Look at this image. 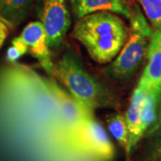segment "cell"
Returning <instances> with one entry per match:
<instances>
[{"label": "cell", "instance_id": "1", "mask_svg": "<svg viewBox=\"0 0 161 161\" xmlns=\"http://www.w3.org/2000/svg\"><path fill=\"white\" fill-rule=\"evenodd\" d=\"M129 29L119 15L97 12L76 21L74 37L98 64L112 62L129 38Z\"/></svg>", "mask_w": 161, "mask_h": 161}, {"label": "cell", "instance_id": "2", "mask_svg": "<svg viewBox=\"0 0 161 161\" xmlns=\"http://www.w3.org/2000/svg\"><path fill=\"white\" fill-rule=\"evenodd\" d=\"M52 76L92 113L99 108H116L118 106L114 93L91 75L73 53H64L55 64Z\"/></svg>", "mask_w": 161, "mask_h": 161}, {"label": "cell", "instance_id": "3", "mask_svg": "<svg viewBox=\"0 0 161 161\" xmlns=\"http://www.w3.org/2000/svg\"><path fill=\"white\" fill-rule=\"evenodd\" d=\"M35 13L45 29L50 51H57L72 24L67 0H36Z\"/></svg>", "mask_w": 161, "mask_h": 161}, {"label": "cell", "instance_id": "4", "mask_svg": "<svg viewBox=\"0 0 161 161\" xmlns=\"http://www.w3.org/2000/svg\"><path fill=\"white\" fill-rule=\"evenodd\" d=\"M147 39L141 33L132 31L119 54L103 70L105 76L115 81L129 79L147 57L149 45Z\"/></svg>", "mask_w": 161, "mask_h": 161}, {"label": "cell", "instance_id": "5", "mask_svg": "<svg viewBox=\"0 0 161 161\" xmlns=\"http://www.w3.org/2000/svg\"><path fill=\"white\" fill-rule=\"evenodd\" d=\"M78 148L103 160H111L115 147L106 130L93 115L89 116L75 132L71 141Z\"/></svg>", "mask_w": 161, "mask_h": 161}, {"label": "cell", "instance_id": "6", "mask_svg": "<svg viewBox=\"0 0 161 161\" xmlns=\"http://www.w3.org/2000/svg\"><path fill=\"white\" fill-rule=\"evenodd\" d=\"M47 82L57 98L61 122V135L71 141L81 124L89 116L93 115V113L82 107L55 79L47 78Z\"/></svg>", "mask_w": 161, "mask_h": 161}, {"label": "cell", "instance_id": "7", "mask_svg": "<svg viewBox=\"0 0 161 161\" xmlns=\"http://www.w3.org/2000/svg\"><path fill=\"white\" fill-rule=\"evenodd\" d=\"M18 39L28 47V51L39 60L48 75L52 76L55 64L51 60V51L47 46L46 31L41 23L36 21L28 23Z\"/></svg>", "mask_w": 161, "mask_h": 161}, {"label": "cell", "instance_id": "8", "mask_svg": "<svg viewBox=\"0 0 161 161\" xmlns=\"http://www.w3.org/2000/svg\"><path fill=\"white\" fill-rule=\"evenodd\" d=\"M147 59L148 63L137 86L161 96V31H153L150 38Z\"/></svg>", "mask_w": 161, "mask_h": 161}, {"label": "cell", "instance_id": "9", "mask_svg": "<svg viewBox=\"0 0 161 161\" xmlns=\"http://www.w3.org/2000/svg\"><path fill=\"white\" fill-rule=\"evenodd\" d=\"M69 3L76 20L97 12H110L130 20L137 6L132 0H69Z\"/></svg>", "mask_w": 161, "mask_h": 161}, {"label": "cell", "instance_id": "10", "mask_svg": "<svg viewBox=\"0 0 161 161\" xmlns=\"http://www.w3.org/2000/svg\"><path fill=\"white\" fill-rule=\"evenodd\" d=\"M145 95H146V92L144 90L139 88L138 86L136 87V89L132 93L126 114L125 115L127 127H128V132H129L128 146L125 150L128 158L130 157L133 150L136 148V146L142 139L140 133V125H141V115H142Z\"/></svg>", "mask_w": 161, "mask_h": 161}, {"label": "cell", "instance_id": "11", "mask_svg": "<svg viewBox=\"0 0 161 161\" xmlns=\"http://www.w3.org/2000/svg\"><path fill=\"white\" fill-rule=\"evenodd\" d=\"M34 0H0V21L15 28L29 16Z\"/></svg>", "mask_w": 161, "mask_h": 161}, {"label": "cell", "instance_id": "12", "mask_svg": "<svg viewBox=\"0 0 161 161\" xmlns=\"http://www.w3.org/2000/svg\"><path fill=\"white\" fill-rule=\"evenodd\" d=\"M107 123L112 136L116 140L121 147L126 150L129 141V132L125 116L119 113L112 114L108 116Z\"/></svg>", "mask_w": 161, "mask_h": 161}, {"label": "cell", "instance_id": "13", "mask_svg": "<svg viewBox=\"0 0 161 161\" xmlns=\"http://www.w3.org/2000/svg\"><path fill=\"white\" fill-rule=\"evenodd\" d=\"M141 161H161V125L149 136Z\"/></svg>", "mask_w": 161, "mask_h": 161}, {"label": "cell", "instance_id": "14", "mask_svg": "<svg viewBox=\"0 0 161 161\" xmlns=\"http://www.w3.org/2000/svg\"><path fill=\"white\" fill-rule=\"evenodd\" d=\"M155 31H161V0H138Z\"/></svg>", "mask_w": 161, "mask_h": 161}, {"label": "cell", "instance_id": "15", "mask_svg": "<svg viewBox=\"0 0 161 161\" xmlns=\"http://www.w3.org/2000/svg\"><path fill=\"white\" fill-rule=\"evenodd\" d=\"M131 30L133 32H138L142 34L147 38H150L154 31H152L151 27L147 23L146 18L144 17L142 13L141 12L139 6H137L134 9L132 17L129 20Z\"/></svg>", "mask_w": 161, "mask_h": 161}, {"label": "cell", "instance_id": "16", "mask_svg": "<svg viewBox=\"0 0 161 161\" xmlns=\"http://www.w3.org/2000/svg\"><path fill=\"white\" fill-rule=\"evenodd\" d=\"M28 52V47L18 38L14 39L12 41V46L6 51V59L9 62H15L22 56Z\"/></svg>", "mask_w": 161, "mask_h": 161}, {"label": "cell", "instance_id": "17", "mask_svg": "<svg viewBox=\"0 0 161 161\" xmlns=\"http://www.w3.org/2000/svg\"><path fill=\"white\" fill-rule=\"evenodd\" d=\"M6 35H7V27L0 21V47L2 46Z\"/></svg>", "mask_w": 161, "mask_h": 161}, {"label": "cell", "instance_id": "18", "mask_svg": "<svg viewBox=\"0 0 161 161\" xmlns=\"http://www.w3.org/2000/svg\"><path fill=\"white\" fill-rule=\"evenodd\" d=\"M127 161H131V160H129V159H128V160H127Z\"/></svg>", "mask_w": 161, "mask_h": 161}]
</instances>
